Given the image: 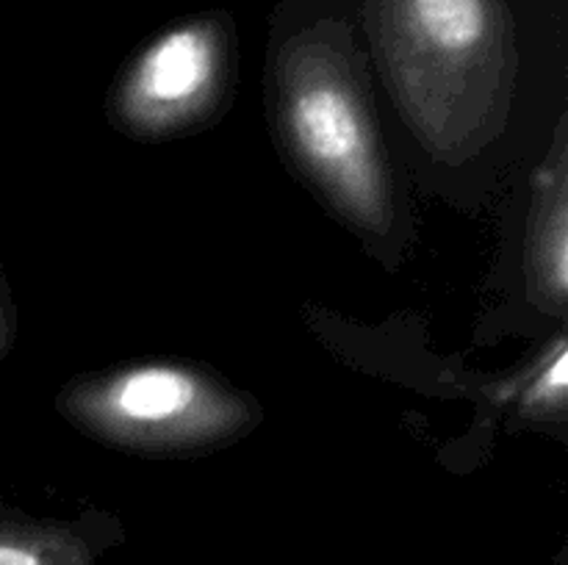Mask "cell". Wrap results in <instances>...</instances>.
Returning <instances> with one entry per match:
<instances>
[{"mask_svg": "<svg viewBox=\"0 0 568 565\" xmlns=\"http://www.w3.org/2000/svg\"><path fill=\"white\" fill-rule=\"evenodd\" d=\"M270 120L294 175L361 238H386L397 188L355 0H283L270 50Z\"/></svg>", "mask_w": 568, "mask_h": 565, "instance_id": "cell-1", "label": "cell"}, {"mask_svg": "<svg viewBox=\"0 0 568 565\" xmlns=\"http://www.w3.org/2000/svg\"><path fill=\"white\" fill-rule=\"evenodd\" d=\"M55 408L75 430L136 454H203L261 424L253 397L205 366L150 360L67 382Z\"/></svg>", "mask_w": 568, "mask_h": 565, "instance_id": "cell-3", "label": "cell"}, {"mask_svg": "<svg viewBox=\"0 0 568 565\" xmlns=\"http://www.w3.org/2000/svg\"><path fill=\"white\" fill-rule=\"evenodd\" d=\"M0 565H100V541L61 521L9 524L0 526Z\"/></svg>", "mask_w": 568, "mask_h": 565, "instance_id": "cell-7", "label": "cell"}, {"mask_svg": "<svg viewBox=\"0 0 568 565\" xmlns=\"http://www.w3.org/2000/svg\"><path fill=\"white\" fill-rule=\"evenodd\" d=\"M527 294L544 314L566 319L568 305V147L566 120L549 158L532 177L527 210Z\"/></svg>", "mask_w": 568, "mask_h": 565, "instance_id": "cell-5", "label": "cell"}, {"mask_svg": "<svg viewBox=\"0 0 568 565\" xmlns=\"http://www.w3.org/2000/svg\"><path fill=\"white\" fill-rule=\"evenodd\" d=\"M568 343L564 332L514 380L497 388V402L530 424H564L568 413Z\"/></svg>", "mask_w": 568, "mask_h": 565, "instance_id": "cell-6", "label": "cell"}, {"mask_svg": "<svg viewBox=\"0 0 568 565\" xmlns=\"http://www.w3.org/2000/svg\"><path fill=\"white\" fill-rule=\"evenodd\" d=\"M239 37L231 11L170 22L116 72L105 97L111 125L139 142H166L214 125L236 89Z\"/></svg>", "mask_w": 568, "mask_h": 565, "instance_id": "cell-4", "label": "cell"}, {"mask_svg": "<svg viewBox=\"0 0 568 565\" xmlns=\"http://www.w3.org/2000/svg\"><path fill=\"white\" fill-rule=\"evenodd\" d=\"M11 332V319H9V302L3 297V288H0V355L6 352V343H9Z\"/></svg>", "mask_w": 568, "mask_h": 565, "instance_id": "cell-8", "label": "cell"}, {"mask_svg": "<svg viewBox=\"0 0 568 565\" xmlns=\"http://www.w3.org/2000/svg\"><path fill=\"white\" fill-rule=\"evenodd\" d=\"M410 133L460 164L497 142L519 75L514 0H355Z\"/></svg>", "mask_w": 568, "mask_h": 565, "instance_id": "cell-2", "label": "cell"}]
</instances>
